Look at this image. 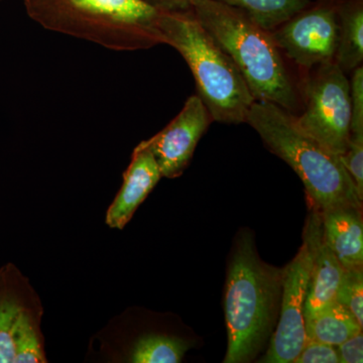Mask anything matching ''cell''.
Wrapping results in <instances>:
<instances>
[{
  "label": "cell",
  "mask_w": 363,
  "mask_h": 363,
  "mask_svg": "<svg viewBox=\"0 0 363 363\" xmlns=\"http://www.w3.org/2000/svg\"><path fill=\"white\" fill-rule=\"evenodd\" d=\"M193 13L233 59L255 101L271 102L294 116L301 113L304 76L295 75L271 32L217 0H196Z\"/></svg>",
  "instance_id": "6da1fadb"
},
{
  "label": "cell",
  "mask_w": 363,
  "mask_h": 363,
  "mask_svg": "<svg viewBox=\"0 0 363 363\" xmlns=\"http://www.w3.org/2000/svg\"><path fill=\"white\" fill-rule=\"evenodd\" d=\"M283 279L284 269L262 262L252 234L241 233L227 272L224 363L250 362L259 354L278 323Z\"/></svg>",
  "instance_id": "7a4b0ae2"
},
{
  "label": "cell",
  "mask_w": 363,
  "mask_h": 363,
  "mask_svg": "<svg viewBox=\"0 0 363 363\" xmlns=\"http://www.w3.org/2000/svg\"><path fill=\"white\" fill-rule=\"evenodd\" d=\"M245 123L259 133L272 154L300 177L312 209L320 214L336 208L362 209L363 198L340 157L306 133L296 116L271 102L255 101Z\"/></svg>",
  "instance_id": "3957f363"
},
{
  "label": "cell",
  "mask_w": 363,
  "mask_h": 363,
  "mask_svg": "<svg viewBox=\"0 0 363 363\" xmlns=\"http://www.w3.org/2000/svg\"><path fill=\"white\" fill-rule=\"evenodd\" d=\"M155 30L160 40L175 48L187 62L197 95L213 121L245 123L255 98L233 59L210 37L193 11L160 13Z\"/></svg>",
  "instance_id": "277c9868"
},
{
  "label": "cell",
  "mask_w": 363,
  "mask_h": 363,
  "mask_svg": "<svg viewBox=\"0 0 363 363\" xmlns=\"http://www.w3.org/2000/svg\"><path fill=\"white\" fill-rule=\"evenodd\" d=\"M304 106L296 121L332 154L342 157L350 140V80L335 61L306 72L303 81Z\"/></svg>",
  "instance_id": "5b68a950"
},
{
  "label": "cell",
  "mask_w": 363,
  "mask_h": 363,
  "mask_svg": "<svg viewBox=\"0 0 363 363\" xmlns=\"http://www.w3.org/2000/svg\"><path fill=\"white\" fill-rule=\"evenodd\" d=\"M338 33V0L311 2L271 32L289 61L306 72L334 61Z\"/></svg>",
  "instance_id": "8992f818"
},
{
  "label": "cell",
  "mask_w": 363,
  "mask_h": 363,
  "mask_svg": "<svg viewBox=\"0 0 363 363\" xmlns=\"http://www.w3.org/2000/svg\"><path fill=\"white\" fill-rule=\"evenodd\" d=\"M314 259L311 236L304 229V241L284 269L278 323L266 355L260 362L293 363L304 348L307 335L304 317L306 297Z\"/></svg>",
  "instance_id": "52a82bcc"
},
{
  "label": "cell",
  "mask_w": 363,
  "mask_h": 363,
  "mask_svg": "<svg viewBox=\"0 0 363 363\" xmlns=\"http://www.w3.org/2000/svg\"><path fill=\"white\" fill-rule=\"evenodd\" d=\"M212 121L213 118L202 100L193 95L168 126L138 145L152 152L162 177L176 178L188 166L200 138Z\"/></svg>",
  "instance_id": "ba28073f"
},
{
  "label": "cell",
  "mask_w": 363,
  "mask_h": 363,
  "mask_svg": "<svg viewBox=\"0 0 363 363\" xmlns=\"http://www.w3.org/2000/svg\"><path fill=\"white\" fill-rule=\"evenodd\" d=\"M305 229L311 236L314 247L311 276L305 302L306 323L336 302L345 269L325 240L321 214L316 210L312 209Z\"/></svg>",
  "instance_id": "9c48e42d"
},
{
  "label": "cell",
  "mask_w": 363,
  "mask_h": 363,
  "mask_svg": "<svg viewBox=\"0 0 363 363\" xmlns=\"http://www.w3.org/2000/svg\"><path fill=\"white\" fill-rule=\"evenodd\" d=\"M161 177L152 152L138 145L130 167L124 173L123 187L107 211L106 223L111 228L123 229Z\"/></svg>",
  "instance_id": "30bf717a"
},
{
  "label": "cell",
  "mask_w": 363,
  "mask_h": 363,
  "mask_svg": "<svg viewBox=\"0 0 363 363\" xmlns=\"http://www.w3.org/2000/svg\"><path fill=\"white\" fill-rule=\"evenodd\" d=\"M321 217L325 240L344 269H363L362 208H336Z\"/></svg>",
  "instance_id": "8fae6325"
},
{
  "label": "cell",
  "mask_w": 363,
  "mask_h": 363,
  "mask_svg": "<svg viewBox=\"0 0 363 363\" xmlns=\"http://www.w3.org/2000/svg\"><path fill=\"white\" fill-rule=\"evenodd\" d=\"M339 33L334 61L344 73H350L363 61V1L338 0Z\"/></svg>",
  "instance_id": "7c38bea8"
},
{
  "label": "cell",
  "mask_w": 363,
  "mask_h": 363,
  "mask_svg": "<svg viewBox=\"0 0 363 363\" xmlns=\"http://www.w3.org/2000/svg\"><path fill=\"white\" fill-rule=\"evenodd\" d=\"M305 324L306 341H317L332 346L340 345L362 331V327L352 313L337 301L318 313Z\"/></svg>",
  "instance_id": "4fadbf2b"
},
{
  "label": "cell",
  "mask_w": 363,
  "mask_h": 363,
  "mask_svg": "<svg viewBox=\"0 0 363 363\" xmlns=\"http://www.w3.org/2000/svg\"><path fill=\"white\" fill-rule=\"evenodd\" d=\"M74 6L118 23L140 26L152 35L160 11L143 0H69ZM159 40V38H157Z\"/></svg>",
  "instance_id": "5bb4252c"
},
{
  "label": "cell",
  "mask_w": 363,
  "mask_h": 363,
  "mask_svg": "<svg viewBox=\"0 0 363 363\" xmlns=\"http://www.w3.org/2000/svg\"><path fill=\"white\" fill-rule=\"evenodd\" d=\"M238 9L257 25L272 32L293 16L303 11L310 0H217Z\"/></svg>",
  "instance_id": "9a60e30c"
},
{
  "label": "cell",
  "mask_w": 363,
  "mask_h": 363,
  "mask_svg": "<svg viewBox=\"0 0 363 363\" xmlns=\"http://www.w3.org/2000/svg\"><path fill=\"white\" fill-rule=\"evenodd\" d=\"M190 348L182 339L167 336H145L138 341L131 354L133 363H179Z\"/></svg>",
  "instance_id": "2e32d148"
},
{
  "label": "cell",
  "mask_w": 363,
  "mask_h": 363,
  "mask_svg": "<svg viewBox=\"0 0 363 363\" xmlns=\"http://www.w3.org/2000/svg\"><path fill=\"white\" fill-rule=\"evenodd\" d=\"M14 363L45 362L40 342L30 317L21 310L14 331Z\"/></svg>",
  "instance_id": "e0dca14e"
},
{
  "label": "cell",
  "mask_w": 363,
  "mask_h": 363,
  "mask_svg": "<svg viewBox=\"0 0 363 363\" xmlns=\"http://www.w3.org/2000/svg\"><path fill=\"white\" fill-rule=\"evenodd\" d=\"M336 301L352 313L363 328V269H345Z\"/></svg>",
  "instance_id": "ac0fdd59"
},
{
  "label": "cell",
  "mask_w": 363,
  "mask_h": 363,
  "mask_svg": "<svg viewBox=\"0 0 363 363\" xmlns=\"http://www.w3.org/2000/svg\"><path fill=\"white\" fill-rule=\"evenodd\" d=\"M21 309L11 300H0V363H14V331Z\"/></svg>",
  "instance_id": "d6986e66"
},
{
  "label": "cell",
  "mask_w": 363,
  "mask_h": 363,
  "mask_svg": "<svg viewBox=\"0 0 363 363\" xmlns=\"http://www.w3.org/2000/svg\"><path fill=\"white\" fill-rule=\"evenodd\" d=\"M350 86V135H363V68L352 71Z\"/></svg>",
  "instance_id": "ffe728a7"
},
{
  "label": "cell",
  "mask_w": 363,
  "mask_h": 363,
  "mask_svg": "<svg viewBox=\"0 0 363 363\" xmlns=\"http://www.w3.org/2000/svg\"><path fill=\"white\" fill-rule=\"evenodd\" d=\"M340 159L363 198V135H350L348 149Z\"/></svg>",
  "instance_id": "44dd1931"
},
{
  "label": "cell",
  "mask_w": 363,
  "mask_h": 363,
  "mask_svg": "<svg viewBox=\"0 0 363 363\" xmlns=\"http://www.w3.org/2000/svg\"><path fill=\"white\" fill-rule=\"evenodd\" d=\"M336 346L317 341H306L304 348L294 363H339Z\"/></svg>",
  "instance_id": "7402d4cb"
},
{
  "label": "cell",
  "mask_w": 363,
  "mask_h": 363,
  "mask_svg": "<svg viewBox=\"0 0 363 363\" xmlns=\"http://www.w3.org/2000/svg\"><path fill=\"white\" fill-rule=\"evenodd\" d=\"M339 362L341 363H362L363 362L362 331L358 332L345 342L336 346Z\"/></svg>",
  "instance_id": "603a6c76"
},
{
  "label": "cell",
  "mask_w": 363,
  "mask_h": 363,
  "mask_svg": "<svg viewBox=\"0 0 363 363\" xmlns=\"http://www.w3.org/2000/svg\"><path fill=\"white\" fill-rule=\"evenodd\" d=\"M160 13H183L193 11L196 0H143Z\"/></svg>",
  "instance_id": "cb8c5ba5"
}]
</instances>
